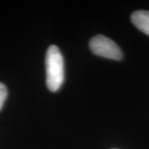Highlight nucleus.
Here are the masks:
<instances>
[{"mask_svg":"<svg viewBox=\"0 0 149 149\" xmlns=\"http://www.w3.org/2000/svg\"><path fill=\"white\" fill-rule=\"evenodd\" d=\"M90 48L92 52L99 56L119 61L123 58L120 47L111 39L103 35L94 37L90 42Z\"/></svg>","mask_w":149,"mask_h":149,"instance_id":"f03ea898","label":"nucleus"},{"mask_svg":"<svg viewBox=\"0 0 149 149\" xmlns=\"http://www.w3.org/2000/svg\"><path fill=\"white\" fill-rule=\"evenodd\" d=\"M133 24L141 32L149 36V11L138 10L131 15Z\"/></svg>","mask_w":149,"mask_h":149,"instance_id":"7ed1b4c3","label":"nucleus"},{"mask_svg":"<svg viewBox=\"0 0 149 149\" xmlns=\"http://www.w3.org/2000/svg\"><path fill=\"white\" fill-rule=\"evenodd\" d=\"M7 95H8L7 88L3 83L0 82V110H1V109L3 108V104H4Z\"/></svg>","mask_w":149,"mask_h":149,"instance_id":"20e7f679","label":"nucleus"},{"mask_svg":"<svg viewBox=\"0 0 149 149\" xmlns=\"http://www.w3.org/2000/svg\"><path fill=\"white\" fill-rule=\"evenodd\" d=\"M47 85L52 92L57 91L64 82V59L58 47H49L46 54Z\"/></svg>","mask_w":149,"mask_h":149,"instance_id":"f257e3e1","label":"nucleus"}]
</instances>
